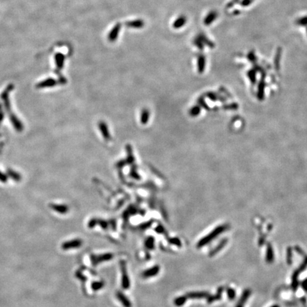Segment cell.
Instances as JSON below:
<instances>
[{"label":"cell","mask_w":307,"mask_h":307,"mask_svg":"<svg viewBox=\"0 0 307 307\" xmlns=\"http://www.w3.org/2000/svg\"><path fill=\"white\" fill-rule=\"evenodd\" d=\"M226 229H227V226L226 225H221L219 226V227H217V228H215V229L213 230L210 234H208V235L203 238L201 240L198 242L197 247H202L205 246V245H206L208 243L211 242L213 240H214L215 238H217L220 234H221L222 232L225 231Z\"/></svg>","instance_id":"6da1fadb"},{"label":"cell","mask_w":307,"mask_h":307,"mask_svg":"<svg viewBox=\"0 0 307 307\" xmlns=\"http://www.w3.org/2000/svg\"><path fill=\"white\" fill-rule=\"evenodd\" d=\"M120 270L122 272V287L123 289H127L129 287L130 281L129 276L127 274L126 263L125 261L120 262Z\"/></svg>","instance_id":"7a4b0ae2"},{"label":"cell","mask_w":307,"mask_h":307,"mask_svg":"<svg viewBox=\"0 0 307 307\" xmlns=\"http://www.w3.org/2000/svg\"><path fill=\"white\" fill-rule=\"evenodd\" d=\"M112 257H113L112 254L105 253V254H103V255H93L92 256L91 259H92V261H93V263L94 264H96L100 263V262L108 261V260L112 259Z\"/></svg>","instance_id":"3957f363"},{"label":"cell","mask_w":307,"mask_h":307,"mask_svg":"<svg viewBox=\"0 0 307 307\" xmlns=\"http://www.w3.org/2000/svg\"><path fill=\"white\" fill-rule=\"evenodd\" d=\"M82 244L83 241L80 240V239H75V240L68 241V242L63 243V245H62V248L63 249L78 248V247L82 246Z\"/></svg>","instance_id":"277c9868"},{"label":"cell","mask_w":307,"mask_h":307,"mask_svg":"<svg viewBox=\"0 0 307 307\" xmlns=\"http://www.w3.org/2000/svg\"><path fill=\"white\" fill-rule=\"evenodd\" d=\"M160 271V266L156 265L154 266H152V267L150 269H148V270H145L142 274V277L144 278H149V277H154L156 275H157L159 274Z\"/></svg>","instance_id":"5b68a950"},{"label":"cell","mask_w":307,"mask_h":307,"mask_svg":"<svg viewBox=\"0 0 307 307\" xmlns=\"http://www.w3.org/2000/svg\"><path fill=\"white\" fill-rule=\"evenodd\" d=\"M120 28H121L120 23H117V24L113 27V29L111 30V31L110 32V34H109L108 36V38L109 40H110V41L113 42L116 41L117 36H118L119 32L120 31Z\"/></svg>","instance_id":"8992f818"},{"label":"cell","mask_w":307,"mask_h":307,"mask_svg":"<svg viewBox=\"0 0 307 307\" xmlns=\"http://www.w3.org/2000/svg\"><path fill=\"white\" fill-rule=\"evenodd\" d=\"M187 298H208L209 294L206 291H193L189 292L186 295Z\"/></svg>","instance_id":"52a82bcc"},{"label":"cell","mask_w":307,"mask_h":307,"mask_svg":"<svg viewBox=\"0 0 307 307\" xmlns=\"http://www.w3.org/2000/svg\"><path fill=\"white\" fill-rule=\"evenodd\" d=\"M116 296L117 298H118V300L120 302L121 304L123 305L124 307H132V303L130 302L129 298H128L122 292L118 291L117 293Z\"/></svg>","instance_id":"ba28073f"},{"label":"cell","mask_w":307,"mask_h":307,"mask_svg":"<svg viewBox=\"0 0 307 307\" xmlns=\"http://www.w3.org/2000/svg\"><path fill=\"white\" fill-rule=\"evenodd\" d=\"M99 129L100 130V132H101L102 136L104 139L109 140L110 139V134L109 132V129L108 126L104 122H100L99 123Z\"/></svg>","instance_id":"9c48e42d"},{"label":"cell","mask_w":307,"mask_h":307,"mask_svg":"<svg viewBox=\"0 0 307 307\" xmlns=\"http://www.w3.org/2000/svg\"><path fill=\"white\" fill-rule=\"evenodd\" d=\"M197 67L198 72L202 73L204 71L205 68H206V57L203 54L198 55L197 60Z\"/></svg>","instance_id":"30bf717a"},{"label":"cell","mask_w":307,"mask_h":307,"mask_svg":"<svg viewBox=\"0 0 307 307\" xmlns=\"http://www.w3.org/2000/svg\"><path fill=\"white\" fill-rule=\"evenodd\" d=\"M217 16V13L215 11H212V12H209L208 14L204 19V24L206 26H209L216 19Z\"/></svg>","instance_id":"8fae6325"},{"label":"cell","mask_w":307,"mask_h":307,"mask_svg":"<svg viewBox=\"0 0 307 307\" xmlns=\"http://www.w3.org/2000/svg\"><path fill=\"white\" fill-rule=\"evenodd\" d=\"M56 81H55L54 79L53 78H48L46 80L42 81L40 83H38L37 85V87H53L56 84Z\"/></svg>","instance_id":"7c38bea8"},{"label":"cell","mask_w":307,"mask_h":307,"mask_svg":"<svg viewBox=\"0 0 307 307\" xmlns=\"http://www.w3.org/2000/svg\"><path fill=\"white\" fill-rule=\"evenodd\" d=\"M126 25H127L128 27L139 29V28H142V27L144 26V23L142 20H140V19H136V20L128 21V22L126 23Z\"/></svg>","instance_id":"4fadbf2b"},{"label":"cell","mask_w":307,"mask_h":307,"mask_svg":"<svg viewBox=\"0 0 307 307\" xmlns=\"http://www.w3.org/2000/svg\"><path fill=\"white\" fill-rule=\"evenodd\" d=\"M185 23H186V18H185V16H181L174 21V24H173V27L174 29H180L181 27H182L185 25Z\"/></svg>","instance_id":"5bb4252c"},{"label":"cell","mask_w":307,"mask_h":307,"mask_svg":"<svg viewBox=\"0 0 307 307\" xmlns=\"http://www.w3.org/2000/svg\"><path fill=\"white\" fill-rule=\"evenodd\" d=\"M149 116H150V114H149V111L147 109H144L142 111V113H141V116H140V121L144 125H146V124L148 122Z\"/></svg>","instance_id":"9a60e30c"},{"label":"cell","mask_w":307,"mask_h":307,"mask_svg":"<svg viewBox=\"0 0 307 307\" xmlns=\"http://www.w3.org/2000/svg\"><path fill=\"white\" fill-rule=\"evenodd\" d=\"M281 48H279L277 49L276 55H275V58L274 60V65L275 67V69L277 70H278L279 69V63H280V60H281Z\"/></svg>","instance_id":"2e32d148"},{"label":"cell","mask_w":307,"mask_h":307,"mask_svg":"<svg viewBox=\"0 0 307 307\" xmlns=\"http://www.w3.org/2000/svg\"><path fill=\"white\" fill-rule=\"evenodd\" d=\"M51 208H52L53 210L56 211L58 213H67L68 208L66 206H64V205H52L51 206Z\"/></svg>","instance_id":"e0dca14e"},{"label":"cell","mask_w":307,"mask_h":307,"mask_svg":"<svg viewBox=\"0 0 307 307\" xmlns=\"http://www.w3.org/2000/svg\"><path fill=\"white\" fill-rule=\"evenodd\" d=\"M266 259L269 263L272 262L273 259H274V252H273L272 247L271 246V245L270 244L267 245V248H266Z\"/></svg>","instance_id":"ac0fdd59"},{"label":"cell","mask_w":307,"mask_h":307,"mask_svg":"<svg viewBox=\"0 0 307 307\" xmlns=\"http://www.w3.org/2000/svg\"><path fill=\"white\" fill-rule=\"evenodd\" d=\"M55 63H56L58 68L59 69H61L62 67L63 66L64 55L63 54H61V53H57V54L55 55Z\"/></svg>","instance_id":"d6986e66"},{"label":"cell","mask_w":307,"mask_h":307,"mask_svg":"<svg viewBox=\"0 0 307 307\" xmlns=\"http://www.w3.org/2000/svg\"><path fill=\"white\" fill-rule=\"evenodd\" d=\"M10 119H11V121H12V122L13 123V125H14V127L16 128V129L19 130V132H21L23 129V126H22V125H21V123L20 122V121H19L16 117L14 116V115H12V116H11V117H10Z\"/></svg>","instance_id":"ffe728a7"},{"label":"cell","mask_w":307,"mask_h":307,"mask_svg":"<svg viewBox=\"0 0 307 307\" xmlns=\"http://www.w3.org/2000/svg\"><path fill=\"white\" fill-rule=\"evenodd\" d=\"M198 38H199L200 41H201L203 42V44H205L207 46L210 47V48H214V46H215L214 44H213V43L210 40H209L206 36L200 34V35L198 36Z\"/></svg>","instance_id":"44dd1931"},{"label":"cell","mask_w":307,"mask_h":307,"mask_svg":"<svg viewBox=\"0 0 307 307\" xmlns=\"http://www.w3.org/2000/svg\"><path fill=\"white\" fill-rule=\"evenodd\" d=\"M226 242H227V240H226V239H225V240H222V242H220V244L218 245H217V246L216 247H215V248L213 249V250L210 252V256H213V255H215L216 253L218 252L220 250H221V249L222 248H223L224 246H225V244H226Z\"/></svg>","instance_id":"7402d4cb"},{"label":"cell","mask_w":307,"mask_h":307,"mask_svg":"<svg viewBox=\"0 0 307 307\" xmlns=\"http://www.w3.org/2000/svg\"><path fill=\"white\" fill-rule=\"evenodd\" d=\"M250 294H251V291H249V289L245 290V291L244 292H243V294H242V296H241L240 299V302H239L238 305L242 306V305L244 304L245 303V302H246L247 298H248L249 295H250Z\"/></svg>","instance_id":"603a6c76"},{"label":"cell","mask_w":307,"mask_h":307,"mask_svg":"<svg viewBox=\"0 0 307 307\" xmlns=\"http://www.w3.org/2000/svg\"><path fill=\"white\" fill-rule=\"evenodd\" d=\"M187 298H188L186 297V296H179V297H177L176 298H175L174 303L176 306H181L185 304V302H186Z\"/></svg>","instance_id":"cb8c5ba5"},{"label":"cell","mask_w":307,"mask_h":307,"mask_svg":"<svg viewBox=\"0 0 307 307\" xmlns=\"http://www.w3.org/2000/svg\"><path fill=\"white\" fill-rule=\"evenodd\" d=\"M222 291H223V288H220L216 295H215L214 296H209L208 297V302L212 303L213 302H214V301H215V300L220 299V298H221V292Z\"/></svg>","instance_id":"d4e9b609"},{"label":"cell","mask_w":307,"mask_h":307,"mask_svg":"<svg viewBox=\"0 0 307 307\" xmlns=\"http://www.w3.org/2000/svg\"><path fill=\"white\" fill-rule=\"evenodd\" d=\"M145 245H146L147 248L153 249L154 246V238L152 237H149L145 242Z\"/></svg>","instance_id":"484cf974"},{"label":"cell","mask_w":307,"mask_h":307,"mask_svg":"<svg viewBox=\"0 0 307 307\" xmlns=\"http://www.w3.org/2000/svg\"><path fill=\"white\" fill-rule=\"evenodd\" d=\"M103 286L104 284L102 281H95V282L92 284V288H93L94 291H97V290H99L101 289V288L103 287Z\"/></svg>","instance_id":"4316f807"},{"label":"cell","mask_w":307,"mask_h":307,"mask_svg":"<svg viewBox=\"0 0 307 307\" xmlns=\"http://www.w3.org/2000/svg\"><path fill=\"white\" fill-rule=\"evenodd\" d=\"M296 23L299 26H307V16H304L297 19L296 21Z\"/></svg>","instance_id":"83f0119b"},{"label":"cell","mask_w":307,"mask_h":307,"mask_svg":"<svg viewBox=\"0 0 307 307\" xmlns=\"http://www.w3.org/2000/svg\"><path fill=\"white\" fill-rule=\"evenodd\" d=\"M306 267H307V256L306 257V258H305L304 261L302 263V265H301L299 266V268H298L296 271H295V272H297L298 274H300V272H302V271H304Z\"/></svg>","instance_id":"f1b7e54d"},{"label":"cell","mask_w":307,"mask_h":307,"mask_svg":"<svg viewBox=\"0 0 307 307\" xmlns=\"http://www.w3.org/2000/svg\"><path fill=\"white\" fill-rule=\"evenodd\" d=\"M8 174L9 175V176L12 177V178H14V180H16V181L20 180V176H19L17 173L13 171H11V170L8 171Z\"/></svg>","instance_id":"f546056e"},{"label":"cell","mask_w":307,"mask_h":307,"mask_svg":"<svg viewBox=\"0 0 307 307\" xmlns=\"http://www.w3.org/2000/svg\"><path fill=\"white\" fill-rule=\"evenodd\" d=\"M227 293H228V298H229L230 300L234 299L235 297V291L234 289L229 288V289L227 290Z\"/></svg>","instance_id":"4dcf8cb0"},{"label":"cell","mask_w":307,"mask_h":307,"mask_svg":"<svg viewBox=\"0 0 307 307\" xmlns=\"http://www.w3.org/2000/svg\"><path fill=\"white\" fill-rule=\"evenodd\" d=\"M247 58H248L249 61H251L252 63H255L256 60H257V58H256V55L253 51H251V52H249L248 53V55H247Z\"/></svg>","instance_id":"1f68e13d"},{"label":"cell","mask_w":307,"mask_h":307,"mask_svg":"<svg viewBox=\"0 0 307 307\" xmlns=\"http://www.w3.org/2000/svg\"><path fill=\"white\" fill-rule=\"evenodd\" d=\"M194 44H195L196 46H197L198 48L200 49V50H202V49L203 48V47H204L203 44V42L198 37L196 38L195 40H194Z\"/></svg>","instance_id":"d6a6232c"},{"label":"cell","mask_w":307,"mask_h":307,"mask_svg":"<svg viewBox=\"0 0 307 307\" xmlns=\"http://www.w3.org/2000/svg\"><path fill=\"white\" fill-rule=\"evenodd\" d=\"M248 76L249 79H250L252 83H254L255 81V72L254 70H251L248 72Z\"/></svg>","instance_id":"836d02e7"},{"label":"cell","mask_w":307,"mask_h":307,"mask_svg":"<svg viewBox=\"0 0 307 307\" xmlns=\"http://www.w3.org/2000/svg\"><path fill=\"white\" fill-rule=\"evenodd\" d=\"M169 242L171 243H172V244L175 245H177V246H178V247H181V241L179 240L178 238H172V239H171V240H169Z\"/></svg>","instance_id":"e575fe53"},{"label":"cell","mask_w":307,"mask_h":307,"mask_svg":"<svg viewBox=\"0 0 307 307\" xmlns=\"http://www.w3.org/2000/svg\"><path fill=\"white\" fill-rule=\"evenodd\" d=\"M264 87V83L263 82V80H262V81H261V82H260L259 86V96L263 95Z\"/></svg>","instance_id":"d590c367"},{"label":"cell","mask_w":307,"mask_h":307,"mask_svg":"<svg viewBox=\"0 0 307 307\" xmlns=\"http://www.w3.org/2000/svg\"><path fill=\"white\" fill-rule=\"evenodd\" d=\"M253 1L254 0H242V1L240 2V4L242 6H249V4L252 3Z\"/></svg>","instance_id":"8d00e7d4"},{"label":"cell","mask_w":307,"mask_h":307,"mask_svg":"<svg viewBox=\"0 0 307 307\" xmlns=\"http://www.w3.org/2000/svg\"><path fill=\"white\" fill-rule=\"evenodd\" d=\"M287 262L289 264H291V249L289 248L287 249Z\"/></svg>","instance_id":"74e56055"},{"label":"cell","mask_w":307,"mask_h":307,"mask_svg":"<svg viewBox=\"0 0 307 307\" xmlns=\"http://www.w3.org/2000/svg\"><path fill=\"white\" fill-rule=\"evenodd\" d=\"M238 2H239V0H232L231 2H229V3H228V4H227V6H226V8H230V7H232V6H233L234 4H237V3H238Z\"/></svg>","instance_id":"f35d334b"},{"label":"cell","mask_w":307,"mask_h":307,"mask_svg":"<svg viewBox=\"0 0 307 307\" xmlns=\"http://www.w3.org/2000/svg\"><path fill=\"white\" fill-rule=\"evenodd\" d=\"M0 181L4 183L7 181V177H6L4 174H2V172H0Z\"/></svg>","instance_id":"ab89813d"},{"label":"cell","mask_w":307,"mask_h":307,"mask_svg":"<svg viewBox=\"0 0 307 307\" xmlns=\"http://www.w3.org/2000/svg\"><path fill=\"white\" fill-rule=\"evenodd\" d=\"M198 110H198V108H195L192 109V110L191 111V114L192 115H195L197 114V112H198Z\"/></svg>","instance_id":"60d3db41"},{"label":"cell","mask_w":307,"mask_h":307,"mask_svg":"<svg viewBox=\"0 0 307 307\" xmlns=\"http://www.w3.org/2000/svg\"><path fill=\"white\" fill-rule=\"evenodd\" d=\"M302 287L307 291V279H306V280H304V281H303V282H302Z\"/></svg>","instance_id":"b9f144b4"},{"label":"cell","mask_w":307,"mask_h":307,"mask_svg":"<svg viewBox=\"0 0 307 307\" xmlns=\"http://www.w3.org/2000/svg\"><path fill=\"white\" fill-rule=\"evenodd\" d=\"M271 307H279L278 305H274V306H271Z\"/></svg>","instance_id":"7bdbcfd3"},{"label":"cell","mask_w":307,"mask_h":307,"mask_svg":"<svg viewBox=\"0 0 307 307\" xmlns=\"http://www.w3.org/2000/svg\"><path fill=\"white\" fill-rule=\"evenodd\" d=\"M236 307H242V306H240V305H237V306Z\"/></svg>","instance_id":"ee69618b"},{"label":"cell","mask_w":307,"mask_h":307,"mask_svg":"<svg viewBox=\"0 0 307 307\" xmlns=\"http://www.w3.org/2000/svg\"><path fill=\"white\" fill-rule=\"evenodd\" d=\"M306 31H307V29H306Z\"/></svg>","instance_id":"f6af8a7d"}]
</instances>
